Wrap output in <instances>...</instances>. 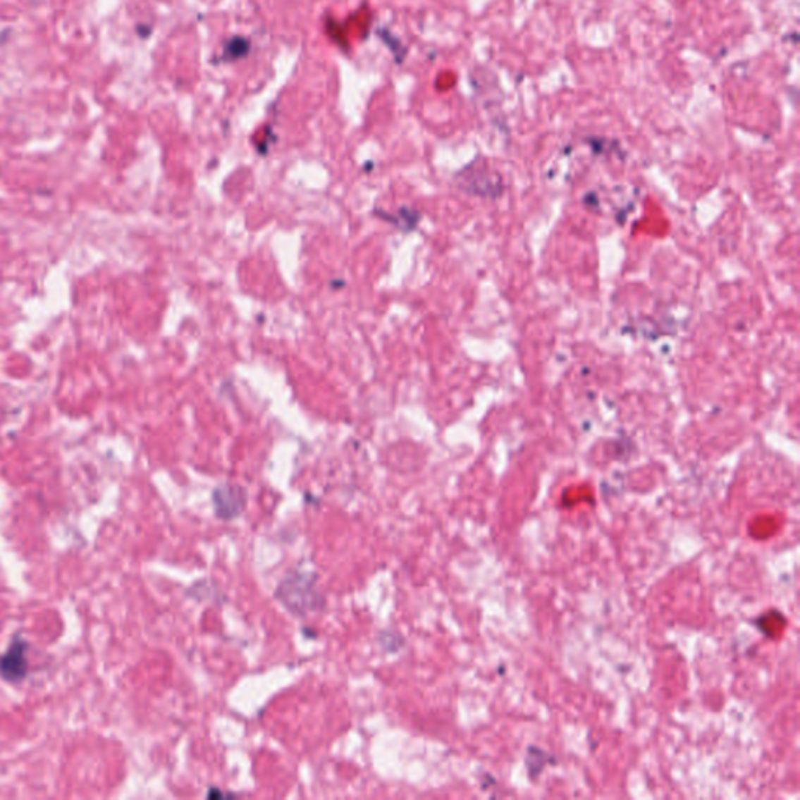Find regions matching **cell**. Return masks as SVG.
Returning a JSON list of instances; mask_svg holds the SVG:
<instances>
[{"instance_id": "cell-4", "label": "cell", "mask_w": 800, "mask_h": 800, "mask_svg": "<svg viewBox=\"0 0 800 800\" xmlns=\"http://www.w3.org/2000/svg\"><path fill=\"white\" fill-rule=\"evenodd\" d=\"M380 218H383L385 221L391 222L393 226L403 230V232H410V230H413L416 227L417 221H419V213L412 210V208H402V210H399V213H395V214H389V213L381 211Z\"/></svg>"}, {"instance_id": "cell-3", "label": "cell", "mask_w": 800, "mask_h": 800, "mask_svg": "<svg viewBox=\"0 0 800 800\" xmlns=\"http://www.w3.org/2000/svg\"><path fill=\"white\" fill-rule=\"evenodd\" d=\"M27 671V644L23 639H14L6 652L0 655V677L6 682L18 683L25 679Z\"/></svg>"}, {"instance_id": "cell-1", "label": "cell", "mask_w": 800, "mask_h": 800, "mask_svg": "<svg viewBox=\"0 0 800 800\" xmlns=\"http://www.w3.org/2000/svg\"><path fill=\"white\" fill-rule=\"evenodd\" d=\"M277 599L293 615L304 617L318 613L326 605V597L318 588V575L307 571H290L276 589Z\"/></svg>"}, {"instance_id": "cell-2", "label": "cell", "mask_w": 800, "mask_h": 800, "mask_svg": "<svg viewBox=\"0 0 800 800\" xmlns=\"http://www.w3.org/2000/svg\"><path fill=\"white\" fill-rule=\"evenodd\" d=\"M211 500L216 517L222 521H233L240 517L247 507V491L240 485L222 483L214 488Z\"/></svg>"}]
</instances>
